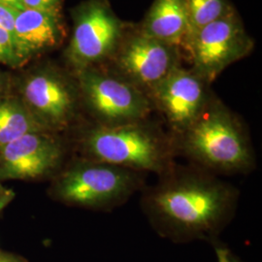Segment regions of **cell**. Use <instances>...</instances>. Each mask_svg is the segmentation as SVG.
<instances>
[{"label": "cell", "instance_id": "1", "mask_svg": "<svg viewBox=\"0 0 262 262\" xmlns=\"http://www.w3.org/2000/svg\"><path fill=\"white\" fill-rule=\"evenodd\" d=\"M148 194L150 217L165 234L204 238L215 234L233 211L235 190L196 171H170Z\"/></svg>", "mask_w": 262, "mask_h": 262}, {"label": "cell", "instance_id": "2", "mask_svg": "<svg viewBox=\"0 0 262 262\" xmlns=\"http://www.w3.org/2000/svg\"><path fill=\"white\" fill-rule=\"evenodd\" d=\"M81 145L85 159L136 172L171 170V141L144 121L114 126L97 124L84 132Z\"/></svg>", "mask_w": 262, "mask_h": 262}, {"label": "cell", "instance_id": "3", "mask_svg": "<svg viewBox=\"0 0 262 262\" xmlns=\"http://www.w3.org/2000/svg\"><path fill=\"white\" fill-rule=\"evenodd\" d=\"M188 158L220 173H243L254 165L250 141L234 116L221 104L209 102L204 112L180 134Z\"/></svg>", "mask_w": 262, "mask_h": 262}, {"label": "cell", "instance_id": "4", "mask_svg": "<svg viewBox=\"0 0 262 262\" xmlns=\"http://www.w3.org/2000/svg\"><path fill=\"white\" fill-rule=\"evenodd\" d=\"M140 182L139 172L84 159L73 162L58 175L52 193L69 205L111 208L130 196Z\"/></svg>", "mask_w": 262, "mask_h": 262}, {"label": "cell", "instance_id": "5", "mask_svg": "<svg viewBox=\"0 0 262 262\" xmlns=\"http://www.w3.org/2000/svg\"><path fill=\"white\" fill-rule=\"evenodd\" d=\"M79 85L100 125L142 122L150 114V97L120 76L86 68L79 71Z\"/></svg>", "mask_w": 262, "mask_h": 262}, {"label": "cell", "instance_id": "6", "mask_svg": "<svg viewBox=\"0 0 262 262\" xmlns=\"http://www.w3.org/2000/svg\"><path fill=\"white\" fill-rule=\"evenodd\" d=\"M184 46L189 52L192 71L211 83L226 67L248 56L253 43L233 12L197 30Z\"/></svg>", "mask_w": 262, "mask_h": 262}, {"label": "cell", "instance_id": "7", "mask_svg": "<svg viewBox=\"0 0 262 262\" xmlns=\"http://www.w3.org/2000/svg\"><path fill=\"white\" fill-rule=\"evenodd\" d=\"M123 37V26L106 0H91L77 12L68 56L84 70L113 55Z\"/></svg>", "mask_w": 262, "mask_h": 262}, {"label": "cell", "instance_id": "8", "mask_svg": "<svg viewBox=\"0 0 262 262\" xmlns=\"http://www.w3.org/2000/svg\"><path fill=\"white\" fill-rule=\"evenodd\" d=\"M115 56L117 74L140 89L150 92L178 66V47L150 37L141 31L122 37Z\"/></svg>", "mask_w": 262, "mask_h": 262}, {"label": "cell", "instance_id": "9", "mask_svg": "<svg viewBox=\"0 0 262 262\" xmlns=\"http://www.w3.org/2000/svg\"><path fill=\"white\" fill-rule=\"evenodd\" d=\"M63 159L64 147L53 132H30L0 150V181L47 178Z\"/></svg>", "mask_w": 262, "mask_h": 262}, {"label": "cell", "instance_id": "10", "mask_svg": "<svg viewBox=\"0 0 262 262\" xmlns=\"http://www.w3.org/2000/svg\"><path fill=\"white\" fill-rule=\"evenodd\" d=\"M206 84L192 70L176 66L149 94L179 135L196 121L209 104Z\"/></svg>", "mask_w": 262, "mask_h": 262}, {"label": "cell", "instance_id": "11", "mask_svg": "<svg viewBox=\"0 0 262 262\" xmlns=\"http://www.w3.org/2000/svg\"><path fill=\"white\" fill-rule=\"evenodd\" d=\"M23 102L46 130L55 132L64 129L73 120L75 91L62 76L40 71L26 80Z\"/></svg>", "mask_w": 262, "mask_h": 262}, {"label": "cell", "instance_id": "12", "mask_svg": "<svg viewBox=\"0 0 262 262\" xmlns=\"http://www.w3.org/2000/svg\"><path fill=\"white\" fill-rule=\"evenodd\" d=\"M13 37L23 62L34 54L55 47L61 38L58 12L20 11L16 19Z\"/></svg>", "mask_w": 262, "mask_h": 262}, {"label": "cell", "instance_id": "13", "mask_svg": "<svg viewBox=\"0 0 262 262\" xmlns=\"http://www.w3.org/2000/svg\"><path fill=\"white\" fill-rule=\"evenodd\" d=\"M142 33L169 45L183 46L188 33L183 0H155L143 21Z\"/></svg>", "mask_w": 262, "mask_h": 262}, {"label": "cell", "instance_id": "14", "mask_svg": "<svg viewBox=\"0 0 262 262\" xmlns=\"http://www.w3.org/2000/svg\"><path fill=\"white\" fill-rule=\"evenodd\" d=\"M46 130L17 97H0V150L21 136Z\"/></svg>", "mask_w": 262, "mask_h": 262}, {"label": "cell", "instance_id": "15", "mask_svg": "<svg viewBox=\"0 0 262 262\" xmlns=\"http://www.w3.org/2000/svg\"><path fill=\"white\" fill-rule=\"evenodd\" d=\"M187 13L188 33L191 36L200 28L234 12L227 0H183ZM186 39V41H187ZM185 41V42H186ZM185 44V43H184ZM184 46V45H183Z\"/></svg>", "mask_w": 262, "mask_h": 262}, {"label": "cell", "instance_id": "16", "mask_svg": "<svg viewBox=\"0 0 262 262\" xmlns=\"http://www.w3.org/2000/svg\"><path fill=\"white\" fill-rule=\"evenodd\" d=\"M0 63L18 66L23 63L17 53L13 35L0 28Z\"/></svg>", "mask_w": 262, "mask_h": 262}, {"label": "cell", "instance_id": "17", "mask_svg": "<svg viewBox=\"0 0 262 262\" xmlns=\"http://www.w3.org/2000/svg\"><path fill=\"white\" fill-rule=\"evenodd\" d=\"M18 14L19 11L0 4V28L8 31L13 35Z\"/></svg>", "mask_w": 262, "mask_h": 262}, {"label": "cell", "instance_id": "18", "mask_svg": "<svg viewBox=\"0 0 262 262\" xmlns=\"http://www.w3.org/2000/svg\"><path fill=\"white\" fill-rule=\"evenodd\" d=\"M61 0H24L25 9L58 12Z\"/></svg>", "mask_w": 262, "mask_h": 262}, {"label": "cell", "instance_id": "19", "mask_svg": "<svg viewBox=\"0 0 262 262\" xmlns=\"http://www.w3.org/2000/svg\"><path fill=\"white\" fill-rule=\"evenodd\" d=\"M215 250L217 262H242L227 248L215 246Z\"/></svg>", "mask_w": 262, "mask_h": 262}, {"label": "cell", "instance_id": "20", "mask_svg": "<svg viewBox=\"0 0 262 262\" xmlns=\"http://www.w3.org/2000/svg\"><path fill=\"white\" fill-rule=\"evenodd\" d=\"M14 196L15 193L12 190L0 187V211L9 203Z\"/></svg>", "mask_w": 262, "mask_h": 262}, {"label": "cell", "instance_id": "21", "mask_svg": "<svg viewBox=\"0 0 262 262\" xmlns=\"http://www.w3.org/2000/svg\"><path fill=\"white\" fill-rule=\"evenodd\" d=\"M0 262H28L25 257L12 253L0 252Z\"/></svg>", "mask_w": 262, "mask_h": 262}, {"label": "cell", "instance_id": "22", "mask_svg": "<svg viewBox=\"0 0 262 262\" xmlns=\"http://www.w3.org/2000/svg\"><path fill=\"white\" fill-rule=\"evenodd\" d=\"M0 4L6 5V6L17 10L19 12L25 10L24 0H0Z\"/></svg>", "mask_w": 262, "mask_h": 262}, {"label": "cell", "instance_id": "23", "mask_svg": "<svg viewBox=\"0 0 262 262\" xmlns=\"http://www.w3.org/2000/svg\"><path fill=\"white\" fill-rule=\"evenodd\" d=\"M3 86H4V79H3V77L0 74V93H1V91L3 90Z\"/></svg>", "mask_w": 262, "mask_h": 262}]
</instances>
